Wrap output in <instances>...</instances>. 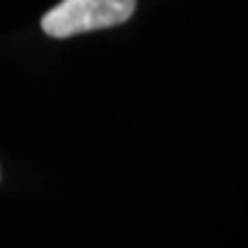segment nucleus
I'll list each match as a JSON object with an SVG mask.
<instances>
[{
    "label": "nucleus",
    "instance_id": "nucleus-1",
    "mask_svg": "<svg viewBox=\"0 0 248 248\" xmlns=\"http://www.w3.org/2000/svg\"><path fill=\"white\" fill-rule=\"evenodd\" d=\"M136 12V0H62L42 18V30L48 37L67 39L74 35L104 30L129 21Z\"/></svg>",
    "mask_w": 248,
    "mask_h": 248
}]
</instances>
